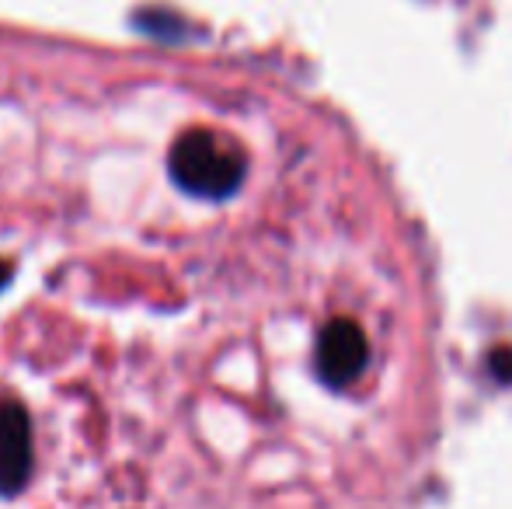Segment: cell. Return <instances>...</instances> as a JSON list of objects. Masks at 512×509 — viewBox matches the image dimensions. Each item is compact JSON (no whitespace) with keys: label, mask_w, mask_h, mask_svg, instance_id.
Instances as JSON below:
<instances>
[{"label":"cell","mask_w":512,"mask_h":509,"mask_svg":"<svg viewBox=\"0 0 512 509\" xmlns=\"http://www.w3.org/2000/svg\"><path fill=\"white\" fill-rule=\"evenodd\" d=\"M35 471L32 415L18 398H0V499H14L28 489Z\"/></svg>","instance_id":"7a4b0ae2"},{"label":"cell","mask_w":512,"mask_h":509,"mask_svg":"<svg viewBox=\"0 0 512 509\" xmlns=\"http://www.w3.org/2000/svg\"><path fill=\"white\" fill-rule=\"evenodd\" d=\"M370 363V342L356 321H331L317 339V377L328 387H349Z\"/></svg>","instance_id":"3957f363"},{"label":"cell","mask_w":512,"mask_h":509,"mask_svg":"<svg viewBox=\"0 0 512 509\" xmlns=\"http://www.w3.org/2000/svg\"><path fill=\"white\" fill-rule=\"evenodd\" d=\"M244 171V150L230 140L227 133L213 129H189L171 143L168 154V175L182 192L196 199H227L241 189Z\"/></svg>","instance_id":"6da1fadb"}]
</instances>
